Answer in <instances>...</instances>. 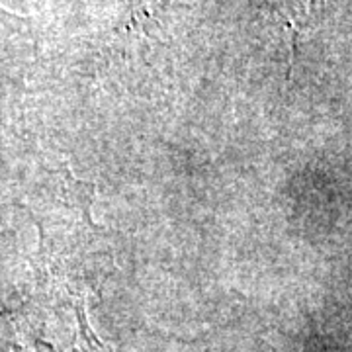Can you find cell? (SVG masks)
<instances>
[{
    "mask_svg": "<svg viewBox=\"0 0 352 352\" xmlns=\"http://www.w3.org/2000/svg\"><path fill=\"white\" fill-rule=\"evenodd\" d=\"M0 352H59L24 309H0Z\"/></svg>",
    "mask_w": 352,
    "mask_h": 352,
    "instance_id": "obj_1",
    "label": "cell"
},
{
    "mask_svg": "<svg viewBox=\"0 0 352 352\" xmlns=\"http://www.w3.org/2000/svg\"><path fill=\"white\" fill-rule=\"evenodd\" d=\"M59 196H61V204L65 208L78 215L85 226L90 229H98V226L92 219V204L96 198L94 182L76 178L73 170L69 166H65L61 173V180H59Z\"/></svg>",
    "mask_w": 352,
    "mask_h": 352,
    "instance_id": "obj_2",
    "label": "cell"
},
{
    "mask_svg": "<svg viewBox=\"0 0 352 352\" xmlns=\"http://www.w3.org/2000/svg\"><path fill=\"white\" fill-rule=\"evenodd\" d=\"M69 296H71V305H73V314H75L76 321V335L82 342L85 351H104V342H102L96 333L90 327L87 314V296L82 292L75 288H69Z\"/></svg>",
    "mask_w": 352,
    "mask_h": 352,
    "instance_id": "obj_3",
    "label": "cell"
}]
</instances>
